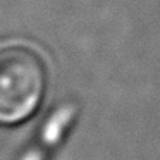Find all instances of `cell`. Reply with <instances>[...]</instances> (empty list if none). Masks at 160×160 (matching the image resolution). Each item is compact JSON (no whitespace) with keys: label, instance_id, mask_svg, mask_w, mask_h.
Wrapping results in <instances>:
<instances>
[{"label":"cell","instance_id":"obj_1","mask_svg":"<svg viewBox=\"0 0 160 160\" xmlns=\"http://www.w3.org/2000/svg\"><path fill=\"white\" fill-rule=\"evenodd\" d=\"M47 91V64L26 45L0 48V126L28 121Z\"/></svg>","mask_w":160,"mask_h":160}]
</instances>
